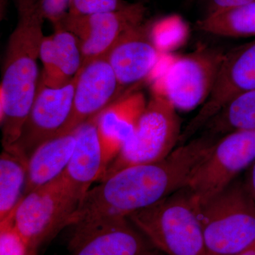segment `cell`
Listing matches in <instances>:
<instances>
[{"label": "cell", "mask_w": 255, "mask_h": 255, "mask_svg": "<svg viewBox=\"0 0 255 255\" xmlns=\"http://www.w3.org/2000/svg\"><path fill=\"white\" fill-rule=\"evenodd\" d=\"M213 143L206 135L193 137L159 162L132 166L112 174L87 191L67 227L127 218L187 187Z\"/></svg>", "instance_id": "6da1fadb"}, {"label": "cell", "mask_w": 255, "mask_h": 255, "mask_svg": "<svg viewBox=\"0 0 255 255\" xmlns=\"http://www.w3.org/2000/svg\"><path fill=\"white\" fill-rule=\"evenodd\" d=\"M16 27L9 36L0 86V122L3 149L21 135L38 89V61L44 35L41 0H14Z\"/></svg>", "instance_id": "7a4b0ae2"}, {"label": "cell", "mask_w": 255, "mask_h": 255, "mask_svg": "<svg viewBox=\"0 0 255 255\" xmlns=\"http://www.w3.org/2000/svg\"><path fill=\"white\" fill-rule=\"evenodd\" d=\"M127 219L165 255H206L200 205L187 187Z\"/></svg>", "instance_id": "3957f363"}, {"label": "cell", "mask_w": 255, "mask_h": 255, "mask_svg": "<svg viewBox=\"0 0 255 255\" xmlns=\"http://www.w3.org/2000/svg\"><path fill=\"white\" fill-rule=\"evenodd\" d=\"M199 205L206 255H239L255 241V203L244 179Z\"/></svg>", "instance_id": "277c9868"}, {"label": "cell", "mask_w": 255, "mask_h": 255, "mask_svg": "<svg viewBox=\"0 0 255 255\" xmlns=\"http://www.w3.org/2000/svg\"><path fill=\"white\" fill-rule=\"evenodd\" d=\"M177 112L163 94L156 92L147 102L132 136L122 146L100 182L127 167L166 158L179 143L182 135Z\"/></svg>", "instance_id": "5b68a950"}, {"label": "cell", "mask_w": 255, "mask_h": 255, "mask_svg": "<svg viewBox=\"0 0 255 255\" xmlns=\"http://www.w3.org/2000/svg\"><path fill=\"white\" fill-rule=\"evenodd\" d=\"M82 197L64 172L23 196L13 213L15 226L29 250H36L67 228Z\"/></svg>", "instance_id": "8992f818"}, {"label": "cell", "mask_w": 255, "mask_h": 255, "mask_svg": "<svg viewBox=\"0 0 255 255\" xmlns=\"http://www.w3.org/2000/svg\"><path fill=\"white\" fill-rule=\"evenodd\" d=\"M255 162V130L218 137L187 187L199 204L222 191Z\"/></svg>", "instance_id": "52a82bcc"}, {"label": "cell", "mask_w": 255, "mask_h": 255, "mask_svg": "<svg viewBox=\"0 0 255 255\" xmlns=\"http://www.w3.org/2000/svg\"><path fill=\"white\" fill-rule=\"evenodd\" d=\"M226 53L204 47L174 60L164 73L161 93L177 111L201 107L212 92Z\"/></svg>", "instance_id": "ba28073f"}, {"label": "cell", "mask_w": 255, "mask_h": 255, "mask_svg": "<svg viewBox=\"0 0 255 255\" xmlns=\"http://www.w3.org/2000/svg\"><path fill=\"white\" fill-rule=\"evenodd\" d=\"M145 12V5L141 2L130 3L123 9L99 14L67 12L53 26H59L77 37L83 59L82 67H85L107 56L126 31L144 22Z\"/></svg>", "instance_id": "9c48e42d"}, {"label": "cell", "mask_w": 255, "mask_h": 255, "mask_svg": "<svg viewBox=\"0 0 255 255\" xmlns=\"http://www.w3.org/2000/svg\"><path fill=\"white\" fill-rule=\"evenodd\" d=\"M255 90V38L226 52L212 92L182 130L179 145L190 140L233 99Z\"/></svg>", "instance_id": "30bf717a"}, {"label": "cell", "mask_w": 255, "mask_h": 255, "mask_svg": "<svg viewBox=\"0 0 255 255\" xmlns=\"http://www.w3.org/2000/svg\"><path fill=\"white\" fill-rule=\"evenodd\" d=\"M80 71L66 86L50 88L41 80L21 135L8 150L28 161L33 152L45 142L56 137L68 123L73 109L74 95Z\"/></svg>", "instance_id": "8fae6325"}, {"label": "cell", "mask_w": 255, "mask_h": 255, "mask_svg": "<svg viewBox=\"0 0 255 255\" xmlns=\"http://www.w3.org/2000/svg\"><path fill=\"white\" fill-rule=\"evenodd\" d=\"M71 228L69 255H147L155 249L127 218Z\"/></svg>", "instance_id": "7c38bea8"}, {"label": "cell", "mask_w": 255, "mask_h": 255, "mask_svg": "<svg viewBox=\"0 0 255 255\" xmlns=\"http://www.w3.org/2000/svg\"><path fill=\"white\" fill-rule=\"evenodd\" d=\"M124 90L106 57L82 67L70 119L57 136L75 131L87 121L102 113L124 95Z\"/></svg>", "instance_id": "4fadbf2b"}, {"label": "cell", "mask_w": 255, "mask_h": 255, "mask_svg": "<svg viewBox=\"0 0 255 255\" xmlns=\"http://www.w3.org/2000/svg\"><path fill=\"white\" fill-rule=\"evenodd\" d=\"M106 58L124 88L141 82L150 75L159 60V51L150 28L142 23L128 30Z\"/></svg>", "instance_id": "5bb4252c"}, {"label": "cell", "mask_w": 255, "mask_h": 255, "mask_svg": "<svg viewBox=\"0 0 255 255\" xmlns=\"http://www.w3.org/2000/svg\"><path fill=\"white\" fill-rule=\"evenodd\" d=\"M99 115L77 129L75 150L64 172L69 184L82 198L94 182L103 178L114 159L99 130Z\"/></svg>", "instance_id": "9a60e30c"}, {"label": "cell", "mask_w": 255, "mask_h": 255, "mask_svg": "<svg viewBox=\"0 0 255 255\" xmlns=\"http://www.w3.org/2000/svg\"><path fill=\"white\" fill-rule=\"evenodd\" d=\"M54 33L44 36L42 41L40 59L43 72L40 80L50 88L66 86L76 76L82 67V55L77 37L59 26Z\"/></svg>", "instance_id": "2e32d148"}, {"label": "cell", "mask_w": 255, "mask_h": 255, "mask_svg": "<svg viewBox=\"0 0 255 255\" xmlns=\"http://www.w3.org/2000/svg\"><path fill=\"white\" fill-rule=\"evenodd\" d=\"M147 102L142 92H130L121 97L99 115V130L114 159L133 134Z\"/></svg>", "instance_id": "e0dca14e"}, {"label": "cell", "mask_w": 255, "mask_h": 255, "mask_svg": "<svg viewBox=\"0 0 255 255\" xmlns=\"http://www.w3.org/2000/svg\"><path fill=\"white\" fill-rule=\"evenodd\" d=\"M75 144L76 130L50 139L32 153L28 159L24 196L54 180L65 172Z\"/></svg>", "instance_id": "ac0fdd59"}, {"label": "cell", "mask_w": 255, "mask_h": 255, "mask_svg": "<svg viewBox=\"0 0 255 255\" xmlns=\"http://www.w3.org/2000/svg\"><path fill=\"white\" fill-rule=\"evenodd\" d=\"M255 130V90L238 96L210 119L203 135L222 137L231 132Z\"/></svg>", "instance_id": "d6986e66"}, {"label": "cell", "mask_w": 255, "mask_h": 255, "mask_svg": "<svg viewBox=\"0 0 255 255\" xmlns=\"http://www.w3.org/2000/svg\"><path fill=\"white\" fill-rule=\"evenodd\" d=\"M28 161L9 150L0 157V221L16 209L24 196Z\"/></svg>", "instance_id": "ffe728a7"}, {"label": "cell", "mask_w": 255, "mask_h": 255, "mask_svg": "<svg viewBox=\"0 0 255 255\" xmlns=\"http://www.w3.org/2000/svg\"><path fill=\"white\" fill-rule=\"evenodd\" d=\"M198 31L223 37H255V1L206 15L196 21Z\"/></svg>", "instance_id": "44dd1931"}, {"label": "cell", "mask_w": 255, "mask_h": 255, "mask_svg": "<svg viewBox=\"0 0 255 255\" xmlns=\"http://www.w3.org/2000/svg\"><path fill=\"white\" fill-rule=\"evenodd\" d=\"M14 211L0 221V255H28L27 245L14 225Z\"/></svg>", "instance_id": "7402d4cb"}, {"label": "cell", "mask_w": 255, "mask_h": 255, "mask_svg": "<svg viewBox=\"0 0 255 255\" xmlns=\"http://www.w3.org/2000/svg\"><path fill=\"white\" fill-rule=\"evenodd\" d=\"M130 3L124 0H70L68 12L75 15H90L118 11Z\"/></svg>", "instance_id": "603a6c76"}, {"label": "cell", "mask_w": 255, "mask_h": 255, "mask_svg": "<svg viewBox=\"0 0 255 255\" xmlns=\"http://www.w3.org/2000/svg\"><path fill=\"white\" fill-rule=\"evenodd\" d=\"M70 0H41L42 11L52 24L59 22L68 11Z\"/></svg>", "instance_id": "cb8c5ba5"}, {"label": "cell", "mask_w": 255, "mask_h": 255, "mask_svg": "<svg viewBox=\"0 0 255 255\" xmlns=\"http://www.w3.org/2000/svg\"><path fill=\"white\" fill-rule=\"evenodd\" d=\"M254 1L255 0H209L207 15L239 7Z\"/></svg>", "instance_id": "d4e9b609"}, {"label": "cell", "mask_w": 255, "mask_h": 255, "mask_svg": "<svg viewBox=\"0 0 255 255\" xmlns=\"http://www.w3.org/2000/svg\"><path fill=\"white\" fill-rule=\"evenodd\" d=\"M244 182L255 203V162L246 170Z\"/></svg>", "instance_id": "484cf974"}, {"label": "cell", "mask_w": 255, "mask_h": 255, "mask_svg": "<svg viewBox=\"0 0 255 255\" xmlns=\"http://www.w3.org/2000/svg\"><path fill=\"white\" fill-rule=\"evenodd\" d=\"M239 255H255V241Z\"/></svg>", "instance_id": "4316f807"}, {"label": "cell", "mask_w": 255, "mask_h": 255, "mask_svg": "<svg viewBox=\"0 0 255 255\" xmlns=\"http://www.w3.org/2000/svg\"><path fill=\"white\" fill-rule=\"evenodd\" d=\"M160 252L157 251V249L154 250L153 251L151 252L150 254H148L147 255H160Z\"/></svg>", "instance_id": "83f0119b"}, {"label": "cell", "mask_w": 255, "mask_h": 255, "mask_svg": "<svg viewBox=\"0 0 255 255\" xmlns=\"http://www.w3.org/2000/svg\"><path fill=\"white\" fill-rule=\"evenodd\" d=\"M27 255H37V251L36 250H29Z\"/></svg>", "instance_id": "f1b7e54d"}]
</instances>
